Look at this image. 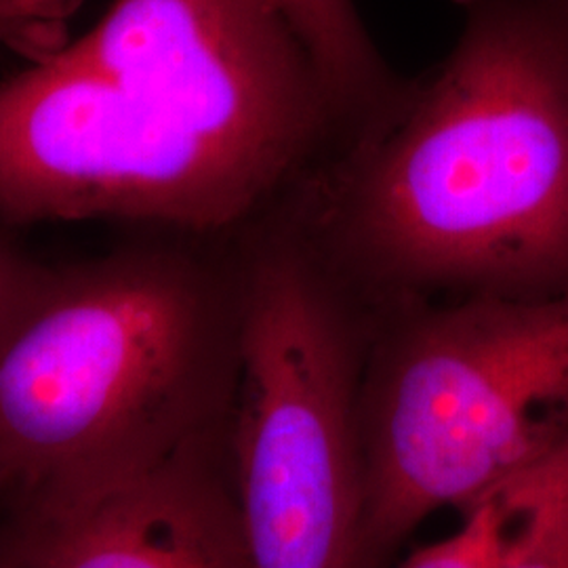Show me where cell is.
<instances>
[{
  "mask_svg": "<svg viewBox=\"0 0 568 568\" xmlns=\"http://www.w3.org/2000/svg\"><path fill=\"white\" fill-rule=\"evenodd\" d=\"M236 234L135 227L93 260L44 264L0 331V476L32 495L77 487L230 419L243 321Z\"/></svg>",
  "mask_w": 568,
  "mask_h": 568,
  "instance_id": "7a4b0ae2",
  "label": "cell"
},
{
  "mask_svg": "<svg viewBox=\"0 0 568 568\" xmlns=\"http://www.w3.org/2000/svg\"><path fill=\"white\" fill-rule=\"evenodd\" d=\"M508 490L511 525L497 568H568V434Z\"/></svg>",
  "mask_w": 568,
  "mask_h": 568,
  "instance_id": "9c48e42d",
  "label": "cell"
},
{
  "mask_svg": "<svg viewBox=\"0 0 568 568\" xmlns=\"http://www.w3.org/2000/svg\"><path fill=\"white\" fill-rule=\"evenodd\" d=\"M276 199L185 138L84 55H34L0 81V224L114 220L236 234Z\"/></svg>",
  "mask_w": 568,
  "mask_h": 568,
  "instance_id": "5b68a950",
  "label": "cell"
},
{
  "mask_svg": "<svg viewBox=\"0 0 568 568\" xmlns=\"http://www.w3.org/2000/svg\"><path fill=\"white\" fill-rule=\"evenodd\" d=\"M2 227L4 225L0 224V331L20 307L44 267L18 248Z\"/></svg>",
  "mask_w": 568,
  "mask_h": 568,
  "instance_id": "7c38bea8",
  "label": "cell"
},
{
  "mask_svg": "<svg viewBox=\"0 0 568 568\" xmlns=\"http://www.w3.org/2000/svg\"><path fill=\"white\" fill-rule=\"evenodd\" d=\"M236 236L243 321L232 490L248 568H356L373 312L272 211Z\"/></svg>",
  "mask_w": 568,
  "mask_h": 568,
  "instance_id": "277c9868",
  "label": "cell"
},
{
  "mask_svg": "<svg viewBox=\"0 0 568 568\" xmlns=\"http://www.w3.org/2000/svg\"><path fill=\"white\" fill-rule=\"evenodd\" d=\"M81 0H0V44L37 55L63 42Z\"/></svg>",
  "mask_w": 568,
  "mask_h": 568,
  "instance_id": "8fae6325",
  "label": "cell"
},
{
  "mask_svg": "<svg viewBox=\"0 0 568 568\" xmlns=\"http://www.w3.org/2000/svg\"><path fill=\"white\" fill-rule=\"evenodd\" d=\"M568 434V293L375 314L361 394V558L462 514Z\"/></svg>",
  "mask_w": 568,
  "mask_h": 568,
  "instance_id": "3957f363",
  "label": "cell"
},
{
  "mask_svg": "<svg viewBox=\"0 0 568 568\" xmlns=\"http://www.w3.org/2000/svg\"><path fill=\"white\" fill-rule=\"evenodd\" d=\"M206 436L77 487L32 495L20 568H248L234 490Z\"/></svg>",
  "mask_w": 568,
  "mask_h": 568,
  "instance_id": "52a82bcc",
  "label": "cell"
},
{
  "mask_svg": "<svg viewBox=\"0 0 568 568\" xmlns=\"http://www.w3.org/2000/svg\"><path fill=\"white\" fill-rule=\"evenodd\" d=\"M560 2H562V7H565V11H567L568 16V0H560Z\"/></svg>",
  "mask_w": 568,
  "mask_h": 568,
  "instance_id": "5bb4252c",
  "label": "cell"
},
{
  "mask_svg": "<svg viewBox=\"0 0 568 568\" xmlns=\"http://www.w3.org/2000/svg\"><path fill=\"white\" fill-rule=\"evenodd\" d=\"M297 39L335 93L349 126L361 129L398 98V79L377 51L354 0H264Z\"/></svg>",
  "mask_w": 568,
  "mask_h": 568,
  "instance_id": "ba28073f",
  "label": "cell"
},
{
  "mask_svg": "<svg viewBox=\"0 0 568 568\" xmlns=\"http://www.w3.org/2000/svg\"><path fill=\"white\" fill-rule=\"evenodd\" d=\"M424 79L272 211L366 307L568 293V16L453 0Z\"/></svg>",
  "mask_w": 568,
  "mask_h": 568,
  "instance_id": "6da1fadb",
  "label": "cell"
},
{
  "mask_svg": "<svg viewBox=\"0 0 568 568\" xmlns=\"http://www.w3.org/2000/svg\"><path fill=\"white\" fill-rule=\"evenodd\" d=\"M0 568H20L16 562H11V560H7V562H0Z\"/></svg>",
  "mask_w": 568,
  "mask_h": 568,
  "instance_id": "4fadbf2b",
  "label": "cell"
},
{
  "mask_svg": "<svg viewBox=\"0 0 568 568\" xmlns=\"http://www.w3.org/2000/svg\"><path fill=\"white\" fill-rule=\"evenodd\" d=\"M511 525L508 485L464 511L447 539L417 549L398 568H497Z\"/></svg>",
  "mask_w": 568,
  "mask_h": 568,
  "instance_id": "30bf717a",
  "label": "cell"
},
{
  "mask_svg": "<svg viewBox=\"0 0 568 568\" xmlns=\"http://www.w3.org/2000/svg\"><path fill=\"white\" fill-rule=\"evenodd\" d=\"M77 42L278 203L352 133L304 42L264 0H112Z\"/></svg>",
  "mask_w": 568,
  "mask_h": 568,
  "instance_id": "8992f818",
  "label": "cell"
}]
</instances>
